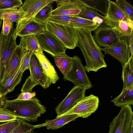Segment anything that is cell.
Wrapping results in <instances>:
<instances>
[{
  "mask_svg": "<svg viewBox=\"0 0 133 133\" xmlns=\"http://www.w3.org/2000/svg\"><path fill=\"white\" fill-rule=\"evenodd\" d=\"M18 118L20 122L19 125L10 133H26L35 129L34 125L28 123L21 118Z\"/></svg>",
  "mask_w": 133,
  "mask_h": 133,
  "instance_id": "32",
  "label": "cell"
},
{
  "mask_svg": "<svg viewBox=\"0 0 133 133\" xmlns=\"http://www.w3.org/2000/svg\"><path fill=\"white\" fill-rule=\"evenodd\" d=\"M52 10V5L51 4H48L39 10L35 16V19L37 21L45 24L51 16Z\"/></svg>",
  "mask_w": 133,
  "mask_h": 133,
  "instance_id": "30",
  "label": "cell"
},
{
  "mask_svg": "<svg viewBox=\"0 0 133 133\" xmlns=\"http://www.w3.org/2000/svg\"><path fill=\"white\" fill-rule=\"evenodd\" d=\"M131 55H133V34L127 37Z\"/></svg>",
  "mask_w": 133,
  "mask_h": 133,
  "instance_id": "40",
  "label": "cell"
},
{
  "mask_svg": "<svg viewBox=\"0 0 133 133\" xmlns=\"http://www.w3.org/2000/svg\"><path fill=\"white\" fill-rule=\"evenodd\" d=\"M79 117L80 116L77 114L63 116L54 119L46 120L44 123L34 125V127L35 129L45 127L47 130H56L62 127L65 124L75 120Z\"/></svg>",
  "mask_w": 133,
  "mask_h": 133,
  "instance_id": "20",
  "label": "cell"
},
{
  "mask_svg": "<svg viewBox=\"0 0 133 133\" xmlns=\"http://www.w3.org/2000/svg\"><path fill=\"white\" fill-rule=\"evenodd\" d=\"M86 71L80 58L75 55L73 57L71 67L64 76V79L72 82L75 86H81L88 89L92 88V85Z\"/></svg>",
  "mask_w": 133,
  "mask_h": 133,
  "instance_id": "7",
  "label": "cell"
},
{
  "mask_svg": "<svg viewBox=\"0 0 133 133\" xmlns=\"http://www.w3.org/2000/svg\"><path fill=\"white\" fill-rule=\"evenodd\" d=\"M55 1L57 7L52 11L51 16H78L88 6L83 0H57Z\"/></svg>",
  "mask_w": 133,
  "mask_h": 133,
  "instance_id": "11",
  "label": "cell"
},
{
  "mask_svg": "<svg viewBox=\"0 0 133 133\" xmlns=\"http://www.w3.org/2000/svg\"><path fill=\"white\" fill-rule=\"evenodd\" d=\"M25 14V12L21 7L19 8L6 9L0 11V19L17 23L24 18Z\"/></svg>",
  "mask_w": 133,
  "mask_h": 133,
  "instance_id": "23",
  "label": "cell"
},
{
  "mask_svg": "<svg viewBox=\"0 0 133 133\" xmlns=\"http://www.w3.org/2000/svg\"><path fill=\"white\" fill-rule=\"evenodd\" d=\"M15 29V27H13L7 36L2 32L0 35V84L11 58L18 46L16 42L17 37L14 34Z\"/></svg>",
  "mask_w": 133,
  "mask_h": 133,
  "instance_id": "4",
  "label": "cell"
},
{
  "mask_svg": "<svg viewBox=\"0 0 133 133\" xmlns=\"http://www.w3.org/2000/svg\"><path fill=\"white\" fill-rule=\"evenodd\" d=\"M98 97L91 94L85 96L71 109L56 118L69 115L77 114L80 117L86 118L95 112L99 103Z\"/></svg>",
  "mask_w": 133,
  "mask_h": 133,
  "instance_id": "9",
  "label": "cell"
},
{
  "mask_svg": "<svg viewBox=\"0 0 133 133\" xmlns=\"http://www.w3.org/2000/svg\"><path fill=\"white\" fill-rule=\"evenodd\" d=\"M2 20L0 19V28L2 24Z\"/></svg>",
  "mask_w": 133,
  "mask_h": 133,
  "instance_id": "42",
  "label": "cell"
},
{
  "mask_svg": "<svg viewBox=\"0 0 133 133\" xmlns=\"http://www.w3.org/2000/svg\"><path fill=\"white\" fill-rule=\"evenodd\" d=\"M73 57H69L65 53L59 55L54 57V61L64 76L70 70L72 65Z\"/></svg>",
  "mask_w": 133,
  "mask_h": 133,
  "instance_id": "26",
  "label": "cell"
},
{
  "mask_svg": "<svg viewBox=\"0 0 133 133\" xmlns=\"http://www.w3.org/2000/svg\"><path fill=\"white\" fill-rule=\"evenodd\" d=\"M108 10L106 15L104 16L105 24L108 26L114 27L121 21H133L115 2L109 0H108Z\"/></svg>",
  "mask_w": 133,
  "mask_h": 133,
  "instance_id": "14",
  "label": "cell"
},
{
  "mask_svg": "<svg viewBox=\"0 0 133 133\" xmlns=\"http://www.w3.org/2000/svg\"><path fill=\"white\" fill-rule=\"evenodd\" d=\"M33 52L26 51L24 54L19 69L20 71L23 73L26 70H30V61L31 57Z\"/></svg>",
  "mask_w": 133,
  "mask_h": 133,
  "instance_id": "37",
  "label": "cell"
},
{
  "mask_svg": "<svg viewBox=\"0 0 133 133\" xmlns=\"http://www.w3.org/2000/svg\"><path fill=\"white\" fill-rule=\"evenodd\" d=\"M131 133H133V124L132 125Z\"/></svg>",
  "mask_w": 133,
  "mask_h": 133,
  "instance_id": "41",
  "label": "cell"
},
{
  "mask_svg": "<svg viewBox=\"0 0 133 133\" xmlns=\"http://www.w3.org/2000/svg\"><path fill=\"white\" fill-rule=\"evenodd\" d=\"M93 21L81 18L77 15L72 16L69 25L74 28L94 31L100 25Z\"/></svg>",
  "mask_w": 133,
  "mask_h": 133,
  "instance_id": "21",
  "label": "cell"
},
{
  "mask_svg": "<svg viewBox=\"0 0 133 133\" xmlns=\"http://www.w3.org/2000/svg\"><path fill=\"white\" fill-rule=\"evenodd\" d=\"M115 2L130 18L133 21V7L132 5L125 0H117Z\"/></svg>",
  "mask_w": 133,
  "mask_h": 133,
  "instance_id": "35",
  "label": "cell"
},
{
  "mask_svg": "<svg viewBox=\"0 0 133 133\" xmlns=\"http://www.w3.org/2000/svg\"><path fill=\"white\" fill-rule=\"evenodd\" d=\"M23 4L21 0H0V11L19 8Z\"/></svg>",
  "mask_w": 133,
  "mask_h": 133,
  "instance_id": "31",
  "label": "cell"
},
{
  "mask_svg": "<svg viewBox=\"0 0 133 133\" xmlns=\"http://www.w3.org/2000/svg\"><path fill=\"white\" fill-rule=\"evenodd\" d=\"M46 30L45 23L37 21L35 19L27 24L16 23L14 34L17 37L19 36L22 38L29 35H36Z\"/></svg>",
  "mask_w": 133,
  "mask_h": 133,
  "instance_id": "15",
  "label": "cell"
},
{
  "mask_svg": "<svg viewBox=\"0 0 133 133\" xmlns=\"http://www.w3.org/2000/svg\"><path fill=\"white\" fill-rule=\"evenodd\" d=\"M123 38L110 46L101 48L102 51L115 58L122 65L128 62L131 54L128 41Z\"/></svg>",
  "mask_w": 133,
  "mask_h": 133,
  "instance_id": "12",
  "label": "cell"
},
{
  "mask_svg": "<svg viewBox=\"0 0 133 133\" xmlns=\"http://www.w3.org/2000/svg\"><path fill=\"white\" fill-rule=\"evenodd\" d=\"M1 97V95H0V98Z\"/></svg>",
  "mask_w": 133,
  "mask_h": 133,
  "instance_id": "45",
  "label": "cell"
},
{
  "mask_svg": "<svg viewBox=\"0 0 133 133\" xmlns=\"http://www.w3.org/2000/svg\"></svg>",
  "mask_w": 133,
  "mask_h": 133,
  "instance_id": "44",
  "label": "cell"
},
{
  "mask_svg": "<svg viewBox=\"0 0 133 133\" xmlns=\"http://www.w3.org/2000/svg\"><path fill=\"white\" fill-rule=\"evenodd\" d=\"M42 51L55 57L65 53L67 49L55 35L47 30L36 35Z\"/></svg>",
  "mask_w": 133,
  "mask_h": 133,
  "instance_id": "8",
  "label": "cell"
},
{
  "mask_svg": "<svg viewBox=\"0 0 133 133\" xmlns=\"http://www.w3.org/2000/svg\"><path fill=\"white\" fill-rule=\"evenodd\" d=\"M13 23L7 20H3V23L1 32L4 35H8L13 28Z\"/></svg>",
  "mask_w": 133,
  "mask_h": 133,
  "instance_id": "38",
  "label": "cell"
},
{
  "mask_svg": "<svg viewBox=\"0 0 133 133\" xmlns=\"http://www.w3.org/2000/svg\"><path fill=\"white\" fill-rule=\"evenodd\" d=\"M30 75L23 85L21 92H31L33 88L37 85H40L44 89L48 88L51 83L44 73L34 52L30 58Z\"/></svg>",
  "mask_w": 133,
  "mask_h": 133,
  "instance_id": "3",
  "label": "cell"
},
{
  "mask_svg": "<svg viewBox=\"0 0 133 133\" xmlns=\"http://www.w3.org/2000/svg\"><path fill=\"white\" fill-rule=\"evenodd\" d=\"M17 118L6 109L0 107V123L17 120Z\"/></svg>",
  "mask_w": 133,
  "mask_h": 133,
  "instance_id": "36",
  "label": "cell"
},
{
  "mask_svg": "<svg viewBox=\"0 0 133 133\" xmlns=\"http://www.w3.org/2000/svg\"><path fill=\"white\" fill-rule=\"evenodd\" d=\"M34 53L37 58L44 73L51 83H55L59 77L54 66L45 56L43 51Z\"/></svg>",
  "mask_w": 133,
  "mask_h": 133,
  "instance_id": "19",
  "label": "cell"
},
{
  "mask_svg": "<svg viewBox=\"0 0 133 133\" xmlns=\"http://www.w3.org/2000/svg\"><path fill=\"white\" fill-rule=\"evenodd\" d=\"M45 24L46 30L56 36L67 49H73L77 46L78 39L74 28L48 21Z\"/></svg>",
  "mask_w": 133,
  "mask_h": 133,
  "instance_id": "5",
  "label": "cell"
},
{
  "mask_svg": "<svg viewBox=\"0 0 133 133\" xmlns=\"http://www.w3.org/2000/svg\"><path fill=\"white\" fill-rule=\"evenodd\" d=\"M20 45L26 51L34 53L42 51L36 35L34 34L24 36L20 39Z\"/></svg>",
  "mask_w": 133,
  "mask_h": 133,
  "instance_id": "25",
  "label": "cell"
},
{
  "mask_svg": "<svg viewBox=\"0 0 133 133\" xmlns=\"http://www.w3.org/2000/svg\"><path fill=\"white\" fill-rule=\"evenodd\" d=\"M78 16L82 18L92 20L99 24L102 23L105 24V21L104 16L99 14L96 11L89 6L82 11Z\"/></svg>",
  "mask_w": 133,
  "mask_h": 133,
  "instance_id": "27",
  "label": "cell"
},
{
  "mask_svg": "<svg viewBox=\"0 0 133 133\" xmlns=\"http://www.w3.org/2000/svg\"><path fill=\"white\" fill-rule=\"evenodd\" d=\"M121 38L128 37L133 34V21H122L115 26Z\"/></svg>",
  "mask_w": 133,
  "mask_h": 133,
  "instance_id": "29",
  "label": "cell"
},
{
  "mask_svg": "<svg viewBox=\"0 0 133 133\" xmlns=\"http://www.w3.org/2000/svg\"><path fill=\"white\" fill-rule=\"evenodd\" d=\"M86 90L81 86H74L65 98L55 108L56 117L71 109L84 97Z\"/></svg>",
  "mask_w": 133,
  "mask_h": 133,
  "instance_id": "13",
  "label": "cell"
},
{
  "mask_svg": "<svg viewBox=\"0 0 133 133\" xmlns=\"http://www.w3.org/2000/svg\"><path fill=\"white\" fill-rule=\"evenodd\" d=\"M71 16L64 15L51 16L48 21L59 24L69 25Z\"/></svg>",
  "mask_w": 133,
  "mask_h": 133,
  "instance_id": "34",
  "label": "cell"
},
{
  "mask_svg": "<svg viewBox=\"0 0 133 133\" xmlns=\"http://www.w3.org/2000/svg\"><path fill=\"white\" fill-rule=\"evenodd\" d=\"M20 122L17 118V120L6 122L0 124V133H10L19 124Z\"/></svg>",
  "mask_w": 133,
  "mask_h": 133,
  "instance_id": "33",
  "label": "cell"
},
{
  "mask_svg": "<svg viewBox=\"0 0 133 133\" xmlns=\"http://www.w3.org/2000/svg\"><path fill=\"white\" fill-rule=\"evenodd\" d=\"M78 39L77 46L81 50L85 59V71L96 72L99 69L107 67L105 56L95 41L91 31L82 29L74 28Z\"/></svg>",
  "mask_w": 133,
  "mask_h": 133,
  "instance_id": "1",
  "label": "cell"
},
{
  "mask_svg": "<svg viewBox=\"0 0 133 133\" xmlns=\"http://www.w3.org/2000/svg\"><path fill=\"white\" fill-rule=\"evenodd\" d=\"M94 31L93 38L100 47L110 46L121 38L116 27H110L104 23L101 24Z\"/></svg>",
  "mask_w": 133,
  "mask_h": 133,
  "instance_id": "10",
  "label": "cell"
},
{
  "mask_svg": "<svg viewBox=\"0 0 133 133\" xmlns=\"http://www.w3.org/2000/svg\"><path fill=\"white\" fill-rule=\"evenodd\" d=\"M118 114L110 123L108 133H131L133 112L130 105L121 107Z\"/></svg>",
  "mask_w": 133,
  "mask_h": 133,
  "instance_id": "6",
  "label": "cell"
},
{
  "mask_svg": "<svg viewBox=\"0 0 133 133\" xmlns=\"http://www.w3.org/2000/svg\"><path fill=\"white\" fill-rule=\"evenodd\" d=\"M23 74L19 68L3 84L0 85V107L3 106L7 94L13 91L15 87L20 83Z\"/></svg>",
  "mask_w": 133,
  "mask_h": 133,
  "instance_id": "18",
  "label": "cell"
},
{
  "mask_svg": "<svg viewBox=\"0 0 133 133\" xmlns=\"http://www.w3.org/2000/svg\"><path fill=\"white\" fill-rule=\"evenodd\" d=\"M89 7L98 11L105 16L108 8V0H84Z\"/></svg>",
  "mask_w": 133,
  "mask_h": 133,
  "instance_id": "28",
  "label": "cell"
},
{
  "mask_svg": "<svg viewBox=\"0 0 133 133\" xmlns=\"http://www.w3.org/2000/svg\"><path fill=\"white\" fill-rule=\"evenodd\" d=\"M26 133H32L31 131H29Z\"/></svg>",
  "mask_w": 133,
  "mask_h": 133,
  "instance_id": "43",
  "label": "cell"
},
{
  "mask_svg": "<svg viewBox=\"0 0 133 133\" xmlns=\"http://www.w3.org/2000/svg\"><path fill=\"white\" fill-rule=\"evenodd\" d=\"M26 51L19 44L14 51L6 70L2 81L0 85L3 84L20 67L24 54Z\"/></svg>",
  "mask_w": 133,
  "mask_h": 133,
  "instance_id": "17",
  "label": "cell"
},
{
  "mask_svg": "<svg viewBox=\"0 0 133 133\" xmlns=\"http://www.w3.org/2000/svg\"><path fill=\"white\" fill-rule=\"evenodd\" d=\"M17 118L29 122L37 121L38 117L46 112L45 106L36 98L20 100L5 99L2 106Z\"/></svg>",
  "mask_w": 133,
  "mask_h": 133,
  "instance_id": "2",
  "label": "cell"
},
{
  "mask_svg": "<svg viewBox=\"0 0 133 133\" xmlns=\"http://www.w3.org/2000/svg\"><path fill=\"white\" fill-rule=\"evenodd\" d=\"M36 95L35 92H21L17 97V100H25L30 99L34 97Z\"/></svg>",
  "mask_w": 133,
  "mask_h": 133,
  "instance_id": "39",
  "label": "cell"
},
{
  "mask_svg": "<svg viewBox=\"0 0 133 133\" xmlns=\"http://www.w3.org/2000/svg\"><path fill=\"white\" fill-rule=\"evenodd\" d=\"M122 79L123 89H127L133 85V55H131L128 62L122 65Z\"/></svg>",
  "mask_w": 133,
  "mask_h": 133,
  "instance_id": "24",
  "label": "cell"
},
{
  "mask_svg": "<svg viewBox=\"0 0 133 133\" xmlns=\"http://www.w3.org/2000/svg\"><path fill=\"white\" fill-rule=\"evenodd\" d=\"M114 105L121 107L129 105H133V85L127 89H123L119 95L111 100Z\"/></svg>",
  "mask_w": 133,
  "mask_h": 133,
  "instance_id": "22",
  "label": "cell"
},
{
  "mask_svg": "<svg viewBox=\"0 0 133 133\" xmlns=\"http://www.w3.org/2000/svg\"><path fill=\"white\" fill-rule=\"evenodd\" d=\"M55 0H25L21 6L25 12V20L31 21L35 19L37 13L46 5L53 3Z\"/></svg>",
  "mask_w": 133,
  "mask_h": 133,
  "instance_id": "16",
  "label": "cell"
}]
</instances>
